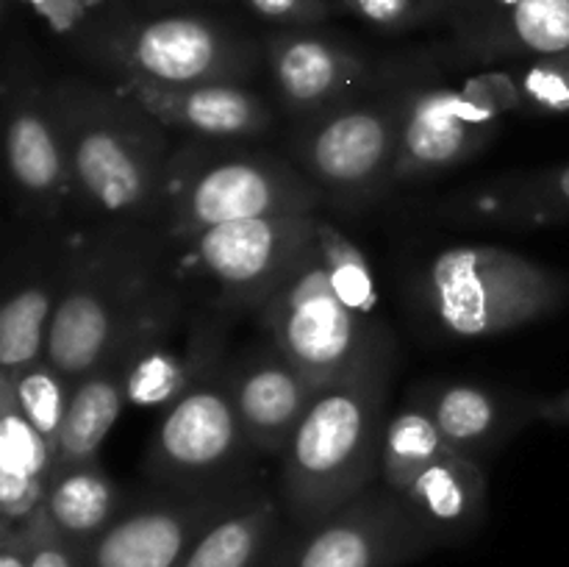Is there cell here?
<instances>
[{
	"instance_id": "6da1fadb",
	"label": "cell",
	"mask_w": 569,
	"mask_h": 567,
	"mask_svg": "<svg viewBox=\"0 0 569 567\" xmlns=\"http://www.w3.org/2000/svg\"><path fill=\"white\" fill-rule=\"evenodd\" d=\"M70 156L76 215L89 226H150L172 148L167 128L120 87L50 81Z\"/></svg>"
},
{
	"instance_id": "7a4b0ae2",
	"label": "cell",
	"mask_w": 569,
	"mask_h": 567,
	"mask_svg": "<svg viewBox=\"0 0 569 567\" xmlns=\"http://www.w3.org/2000/svg\"><path fill=\"white\" fill-rule=\"evenodd\" d=\"M170 245L150 226H92L70 256L44 359L76 387L117 334L172 278Z\"/></svg>"
},
{
	"instance_id": "3957f363",
	"label": "cell",
	"mask_w": 569,
	"mask_h": 567,
	"mask_svg": "<svg viewBox=\"0 0 569 567\" xmlns=\"http://www.w3.org/2000/svg\"><path fill=\"white\" fill-rule=\"evenodd\" d=\"M387 361L320 389L281 454V509L311 528L372 487L381 465Z\"/></svg>"
},
{
	"instance_id": "277c9868",
	"label": "cell",
	"mask_w": 569,
	"mask_h": 567,
	"mask_svg": "<svg viewBox=\"0 0 569 567\" xmlns=\"http://www.w3.org/2000/svg\"><path fill=\"white\" fill-rule=\"evenodd\" d=\"M194 139L172 148L153 228L176 253L209 228L281 211H315V189L283 159Z\"/></svg>"
},
{
	"instance_id": "5b68a950",
	"label": "cell",
	"mask_w": 569,
	"mask_h": 567,
	"mask_svg": "<svg viewBox=\"0 0 569 567\" xmlns=\"http://www.w3.org/2000/svg\"><path fill=\"white\" fill-rule=\"evenodd\" d=\"M417 289L439 331L483 339L559 309L567 284L556 270L515 250L453 245L428 259Z\"/></svg>"
},
{
	"instance_id": "8992f818",
	"label": "cell",
	"mask_w": 569,
	"mask_h": 567,
	"mask_svg": "<svg viewBox=\"0 0 569 567\" xmlns=\"http://www.w3.org/2000/svg\"><path fill=\"white\" fill-rule=\"evenodd\" d=\"M259 311L278 354L320 389L387 361L376 317L353 309L337 287L317 245V228L287 281Z\"/></svg>"
},
{
	"instance_id": "52a82bcc",
	"label": "cell",
	"mask_w": 569,
	"mask_h": 567,
	"mask_svg": "<svg viewBox=\"0 0 569 567\" xmlns=\"http://www.w3.org/2000/svg\"><path fill=\"white\" fill-rule=\"evenodd\" d=\"M89 48L100 64L117 70L120 78L161 87L242 83L256 61V50L239 33L198 14L106 20L92 31Z\"/></svg>"
},
{
	"instance_id": "ba28073f",
	"label": "cell",
	"mask_w": 569,
	"mask_h": 567,
	"mask_svg": "<svg viewBox=\"0 0 569 567\" xmlns=\"http://www.w3.org/2000/svg\"><path fill=\"white\" fill-rule=\"evenodd\" d=\"M250 448L228 384L206 376L167 404L150 434L144 472L159 489L237 487L248 484L239 467Z\"/></svg>"
},
{
	"instance_id": "9c48e42d",
	"label": "cell",
	"mask_w": 569,
	"mask_h": 567,
	"mask_svg": "<svg viewBox=\"0 0 569 567\" xmlns=\"http://www.w3.org/2000/svg\"><path fill=\"white\" fill-rule=\"evenodd\" d=\"M178 284L181 281L172 276L139 309V315L117 334L98 365L76 384L64 426H61L59 448H56L53 478L89 465V461H98V450L106 434L111 431L122 406L131 398L133 381H137L144 356L176 326L181 311L187 309V295L181 292Z\"/></svg>"
},
{
	"instance_id": "30bf717a",
	"label": "cell",
	"mask_w": 569,
	"mask_h": 567,
	"mask_svg": "<svg viewBox=\"0 0 569 567\" xmlns=\"http://www.w3.org/2000/svg\"><path fill=\"white\" fill-rule=\"evenodd\" d=\"M315 228V211L248 217L198 233L183 250L214 289L217 309H261L309 248Z\"/></svg>"
},
{
	"instance_id": "8fae6325",
	"label": "cell",
	"mask_w": 569,
	"mask_h": 567,
	"mask_svg": "<svg viewBox=\"0 0 569 567\" xmlns=\"http://www.w3.org/2000/svg\"><path fill=\"white\" fill-rule=\"evenodd\" d=\"M437 550L403 500L370 487L311 528L276 545L264 567H406Z\"/></svg>"
},
{
	"instance_id": "7c38bea8",
	"label": "cell",
	"mask_w": 569,
	"mask_h": 567,
	"mask_svg": "<svg viewBox=\"0 0 569 567\" xmlns=\"http://www.w3.org/2000/svg\"><path fill=\"white\" fill-rule=\"evenodd\" d=\"M3 145L20 209L44 226H59L76 211V189L53 87L17 64L3 76Z\"/></svg>"
},
{
	"instance_id": "4fadbf2b",
	"label": "cell",
	"mask_w": 569,
	"mask_h": 567,
	"mask_svg": "<svg viewBox=\"0 0 569 567\" xmlns=\"http://www.w3.org/2000/svg\"><path fill=\"white\" fill-rule=\"evenodd\" d=\"M406 100L409 92L315 115L298 137V159L309 181L353 203L392 181Z\"/></svg>"
},
{
	"instance_id": "5bb4252c",
	"label": "cell",
	"mask_w": 569,
	"mask_h": 567,
	"mask_svg": "<svg viewBox=\"0 0 569 567\" xmlns=\"http://www.w3.org/2000/svg\"><path fill=\"white\" fill-rule=\"evenodd\" d=\"M253 489H156L126 506L98 539L83 548V567H178L194 543Z\"/></svg>"
},
{
	"instance_id": "9a60e30c",
	"label": "cell",
	"mask_w": 569,
	"mask_h": 567,
	"mask_svg": "<svg viewBox=\"0 0 569 567\" xmlns=\"http://www.w3.org/2000/svg\"><path fill=\"white\" fill-rule=\"evenodd\" d=\"M498 128V103L478 87L409 89L392 181H426L481 153Z\"/></svg>"
},
{
	"instance_id": "2e32d148",
	"label": "cell",
	"mask_w": 569,
	"mask_h": 567,
	"mask_svg": "<svg viewBox=\"0 0 569 567\" xmlns=\"http://www.w3.org/2000/svg\"><path fill=\"white\" fill-rule=\"evenodd\" d=\"M117 87L148 109L161 126L194 139L228 142L259 137L272 122L270 106L239 81L161 87L137 78H120Z\"/></svg>"
},
{
	"instance_id": "e0dca14e",
	"label": "cell",
	"mask_w": 569,
	"mask_h": 567,
	"mask_svg": "<svg viewBox=\"0 0 569 567\" xmlns=\"http://www.w3.org/2000/svg\"><path fill=\"white\" fill-rule=\"evenodd\" d=\"M226 384L253 450L278 456L320 392V387L278 350L242 361Z\"/></svg>"
},
{
	"instance_id": "ac0fdd59",
	"label": "cell",
	"mask_w": 569,
	"mask_h": 567,
	"mask_svg": "<svg viewBox=\"0 0 569 567\" xmlns=\"http://www.w3.org/2000/svg\"><path fill=\"white\" fill-rule=\"evenodd\" d=\"M403 506L411 511L422 531L442 545H461L476 537L487 520L489 481L476 456L448 448L417 476Z\"/></svg>"
},
{
	"instance_id": "d6986e66",
	"label": "cell",
	"mask_w": 569,
	"mask_h": 567,
	"mask_svg": "<svg viewBox=\"0 0 569 567\" xmlns=\"http://www.w3.org/2000/svg\"><path fill=\"white\" fill-rule=\"evenodd\" d=\"M270 70L289 109L320 115L365 81L367 61L333 39L278 33L270 42Z\"/></svg>"
},
{
	"instance_id": "ffe728a7",
	"label": "cell",
	"mask_w": 569,
	"mask_h": 567,
	"mask_svg": "<svg viewBox=\"0 0 569 567\" xmlns=\"http://www.w3.org/2000/svg\"><path fill=\"white\" fill-rule=\"evenodd\" d=\"M72 250L48 248L11 284L0 309V372L20 376L44 359L50 320L64 289Z\"/></svg>"
},
{
	"instance_id": "44dd1931",
	"label": "cell",
	"mask_w": 569,
	"mask_h": 567,
	"mask_svg": "<svg viewBox=\"0 0 569 567\" xmlns=\"http://www.w3.org/2000/svg\"><path fill=\"white\" fill-rule=\"evenodd\" d=\"M56 450L33 428L0 376V523L26 526L44 506L53 478Z\"/></svg>"
},
{
	"instance_id": "7402d4cb",
	"label": "cell",
	"mask_w": 569,
	"mask_h": 567,
	"mask_svg": "<svg viewBox=\"0 0 569 567\" xmlns=\"http://www.w3.org/2000/svg\"><path fill=\"white\" fill-rule=\"evenodd\" d=\"M281 506L261 489L228 509L178 567H264L278 545Z\"/></svg>"
},
{
	"instance_id": "603a6c76",
	"label": "cell",
	"mask_w": 569,
	"mask_h": 567,
	"mask_svg": "<svg viewBox=\"0 0 569 567\" xmlns=\"http://www.w3.org/2000/svg\"><path fill=\"white\" fill-rule=\"evenodd\" d=\"M122 509L126 506H122L120 487L98 461L56 476L44 498V511L53 526L81 548L98 539Z\"/></svg>"
},
{
	"instance_id": "cb8c5ba5",
	"label": "cell",
	"mask_w": 569,
	"mask_h": 567,
	"mask_svg": "<svg viewBox=\"0 0 569 567\" xmlns=\"http://www.w3.org/2000/svg\"><path fill=\"white\" fill-rule=\"evenodd\" d=\"M420 400L431 411L445 442L467 456L489 448L509 428V415L498 395L478 384H442Z\"/></svg>"
},
{
	"instance_id": "d4e9b609",
	"label": "cell",
	"mask_w": 569,
	"mask_h": 567,
	"mask_svg": "<svg viewBox=\"0 0 569 567\" xmlns=\"http://www.w3.org/2000/svg\"><path fill=\"white\" fill-rule=\"evenodd\" d=\"M467 211L500 226H542L559 220L569 215V165L492 183L470 200Z\"/></svg>"
},
{
	"instance_id": "484cf974",
	"label": "cell",
	"mask_w": 569,
	"mask_h": 567,
	"mask_svg": "<svg viewBox=\"0 0 569 567\" xmlns=\"http://www.w3.org/2000/svg\"><path fill=\"white\" fill-rule=\"evenodd\" d=\"M489 44L511 56L569 53V0H511L489 3Z\"/></svg>"
},
{
	"instance_id": "4316f807",
	"label": "cell",
	"mask_w": 569,
	"mask_h": 567,
	"mask_svg": "<svg viewBox=\"0 0 569 567\" xmlns=\"http://www.w3.org/2000/svg\"><path fill=\"white\" fill-rule=\"evenodd\" d=\"M448 442L439 434L431 411L422 400L403 406L395 417H389L381 445V487L403 498L422 470L437 459Z\"/></svg>"
},
{
	"instance_id": "83f0119b",
	"label": "cell",
	"mask_w": 569,
	"mask_h": 567,
	"mask_svg": "<svg viewBox=\"0 0 569 567\" xmlns=\"http://www.w3.org/2000/svg\"><path fill=\"white\" fill-rule=\"evenodd\" d=\"M0 376L9 378L11 392H14L17 404L26 411L28 420L33 422V428L48 439L50 448H59L61 426H64L76 387L56 367H50L48 359L28 367L20 376H6V372H0Z\"/></svg>"
},
{
	"instance_id": "f1b7e54d",
	"label": "cell",
	"mask_w": 569,
	"mask_h": 567,
	"mask_svg": "<svg viewBox=\"0 0 569 567\" xmlns=\"http://www.w3.org/2000/svg\"><path fill=\"white\" fill-rule=\"evenodd\" d=\"M511 94L533 111H569V53L533 59L511 81Z\"/></svg>"
},
{
	"instance_id": "f546056e",
	"label": "cell",
	"mask_w": 569,
	"mask_h": 567,
	"mask_svg": "<svg viewBox=\"0 0 569 567\" xmlns=\"http://www.w3.org/2000/svg\"><path fill=\"white\" fill-rule=\"evenodd\" d=\"M359 20L387 31H406L433 20L450 6V0H333Z\"/></svg>"
},
{
	"instance_id": "4dcf8cb0",
	"label": "cell",
	"mask_w": 569,
	"mask_h": 567,
	"mask_svg": "<svg viewBox=\"0 0 569 567\" xmlns=\"http://www.w3.org/2000/svg\"><path fill=\"white\" fill-rule=\"evenodd\" d=\"M26 534L31 567H83V548L53 526L44 506L26 523Z\"/></svg>"
},
{
	"instance_id": "1f68e13d",
	"label": "cell",
	"mask_w": 569,
	"mask_h": 567,
	"mask_svg": "<svg viewBox=\"0 0 569 567\" xmlns=\"http://www.w3.org/2000/svg\"><path fill=\"white\" fill-rule=\"evenodd\" d=\"M253 14L281 26H315L331 17L333 0H244Z\"/></svg>"
},
{
	"instance_id": "d6a6232c",
	"label": "cell",
	"mask_w": 569,
	"mask_h": 567,
	"mask_svg": "<svg viewBox=\"0 0 569 567\" xmlns=\"http://www.w3.org/2000/svg\"><path fill=\"white\" fill-rule=\"evenodd\" d=\"M0 567H31L26 526L0 523Z\"/></svg>"
},
{
	"instance_id": "836d02e7",
	"label": "cell",
	"mask_w": 569,
	"mask_h": 567,
	"mask_svg": "<svg viewBox=\"0 0 569 567\" xmlns=\"http://www.w3.org/2000/svg\"><path fill=\"white\" fill-rule=\"evenodd\" d=\"M533 411H537V417H542L548 422H569V389L567 392L553 395V398L537 400Z\"/></svg>"
},
{
	"instance_id": "e575fe53",
	"label": "cell",
	"mask_w": 569,
	"mask_h": 567,
	"mask_svg": "<svg viewBox=\"0 0 569 567\" xmlns=\"http://www.w3.org/2000/svg\"><path fill=\"white\" fill-rule=\"evenodd\" d=\"M489 3H511V0H489Z\"/></svg>"
}]
</instances>
